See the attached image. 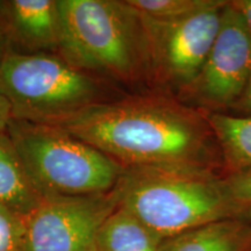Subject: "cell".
<instances>
[{
    "instance_id": "11",
    "label": "cell",
    "mask_w": 251,
    "mask_h": 251,
    "mask_svg": "<svg viewBox=\"0 0 251 251\" xmlns=\"http://www.w3.org/2000/svg\"><path fill=\"white\" fill-rule=\"evenodd\" d=\"M43 198L28 176L7 133L0 134V203L27 218Z\"/></svg>"
},
{
    "instance_id": "17",
    "label": "cell",
    "mask_w": 251,
    "mask_h": 251,
    "mask_svg": "<svg viewBox=\"0 0 251 251\" xmlns=\"http://www.w3.org/2000/svg\"><path fill=\"white\" fill-rule=\"evenodd\" d=\"M12 119H13V114H12L11 103L4 94L0 93V134L6 133Z\"/></svg>"
},
{
    "instance_id": "15",
    "label": "cell",
    "mask_w": 251,
    "mask_h": 251,
    "mask_svg": "<svg viewBox=\"0 0 251 251\" xmlns=\"http://www.w3.org/2000/svg\"><path fill=\"white\" fill-rule=\"evenodd\" d=\"M26 218L0 203V251H24Z\"/></svg>"
},
{
    "instance_id": "1",
    "label": "cell",
    "mask_w": 251,
    "mask_h": 251,
    "mask_svg": "<svg viewBox=\"0 0 251 251\" xmlns=\"http://www.w3.org/2000/svg\"><path fill=\"white\" fill-rule=\"evenodd\" d=\"M55 126L124 168L226 175L205 112L168 94L151 91L94 103Z\"/></svg>"
},
{
    "instance_id": "18",
    "label": "cell",
    "mask_w": 251,
    "mask_h": 251,
    "mask_svg": "<svg viewBox=\"0 0 251 251\" xmlns=\"http://www.w3.org/2000/svg\"><path fill=\"white\" fill-rule=\"evenodd\" d=\"M230 5L242 18L244 26L247 27L251 36V0H234V1H230Z\"/></svg>"
},
{
    "instance_id": "16",
    "label": "cell",
    "mask_w": 251,
    "mask_h": 251,
    "mask_svg": "<svg viewBox=\"0 0 251 251\" xmlns=\"http://www.w3.org/2000/svg\"><path fill=\"white\" fill-rule=\"evenodd\" d=\"M225 176L234 197L240 202L251 207V172L228 174Z\"/></svg>"
},
{
    "instance_id": "14",
    "label": "cell",
    "mask_w": 251,
    "mask_h": 251,
    "mask_svg": "<svg viewBox=\"0 0 251 251\" xmlns=\"http://www.w3.org/2000/svg\"><path fill=\"white\" fill-rule=\"evenodd\" d=\"M144 17L155 20H180L227 4L224 0H128Z\"/></svg>"
},
{
    "instance_id": "7",
    "label": "cell",
    "mask_w": 251,
    "mask_h": 251,
    "mask_svg": "<svg viewBox=\"0 0 251 251\" xmlns=\"http://www.w3.org/2000/svg\"><path fill=\"white\" fill-rule=\"evenodd\" d=\"M250 72L251 36L242 18L228 1L202 68L177 99L203 112L221 113L234 108Z\"/></svg>"
},
{
    "instance_id": "6",
    "label": "cell",
    "mask_w": 251,
    "mask_h": 251,
    "mask_svg": "<svg viewBox=\"0 0 251 251\" xmlns=\"http://www.w3.org/2000/svg\"><path fill=\"white\" fill-rule=\"evenodd\" d=\"M226 5L180 20H155L142 15L152 91L178 98L192 84L218 35Z\"/></svg>"
},
{
    "instance_id": "8",
    "label": "cell",
    "mask_w": 251,
    "mask_h": 251,
    "mask_svg": "<svg viewBox=\"0 0 251 251\" xmlns=\"http://www.w3.org/2000/svg\"><path fill=\"white\" fill-rule=\"evenodd\" d=\"M117 208L114 188L90 196L45 198L26 218L24 251H98L100 228Z\"/></svg>"
},
{
    "instance_id": "2",
    "label": "cell",
    "mask_w": 251,
    "mask_h": 251,
    "mask_svg": "<svg viewBox=\"0 0 251 251\" xmlns=\"http://www.w3.org/2000/svg\"><path fill=\"white\" fill-rule=\"evenodd\" d=\"M118 207L159 241L224 221H251V207L240 202L226 176L214 172L130 166L114 187Z\"/></svg>"
},
{
    "instance_id": "9",
    "label": "cell",
    "mask_w": 251,
    "mask_h": 251,
    "mask_svg": "<svg viewBox=\"0 0 251 251\" xmlns=\"http://www.w3.org/2000/svg\"><path fill=\"white\" fill-rule=\"evenodd\" d=\"M0 23L7 31L13 51L58 54L57 0H2Z\"/></svg>"
},
{
    "instance_id": "3",
    "label": "cell",
    "mask_w": 251,
    "mask_h": 251,
    "mask_svg": "<svg viewBox=\"0 0 251 251\" xmlns=\"http://www.w3.org/2000/svg\"><path fill=\"white\" fill-rule=\"evenodd\" d=\"M58 55L103 81L149 85L143 17L128 0H57Z\"/></svg>"
},
{
    "instance_id": "19",
    "label": "cell",
    "mask_w": 251,
    "mask_h": 251,
    "mask_svg": "<svg viewBox=\"0 0 251 251\" xmlns=\"http://www.w3.org/2000/svg\"><path fill=\"white\" fill-rule=\"evenodd\" d=\"M234 108H236L241 112L248 113L251 117V72L249 78H248V81L246 84V87H244L242 96L238 99V101L236 102Z\"/></svg>"
},
{
    "instance_id": "5",
    "label": "cell",
    "mask_w": 251,
    "mask_h": 251,
    "mask_svg": "<svg viewBox=\"0 0 251 251\" xmlns=\"http://www.w3.org/2000/svg\"><path fill=\"white\" fill-rule=\"evenodd\" d=\"M0 93L11 103L13 119L48 125L114 99L106 81L47 52H8L0 61Z\"/></svg>"
},
{
    "instance_id": "12",
    "label": "cell",
    "mask_w": 251,
    "mask_h": 251,
    "mask_svg": "<svg viewBox=\"0 0 251 251\" xmlns=\"http://www.w3.org/2000/svg\"><path fill=\"white\" fill-rule=\"evenodd\" d=\"M205 114L224 158L226 175L251 172V117Z\"/></svg>"
},
{
    "instance_id": "13",
    "label": "cell",
    "mask_w": 251,
    "mask_h": 251,
    "mask_svg": "<svg viewBox=\"0 0 251 251\" xmlns=\"http://www.w3.org/2000/svg\"><path fill=\"white\" fill-rule=\"evenodd\" d=\"M161 241L125 209L118 208L100 228L98 251H158Z\"/></svg>"
},
{
    "instance_id": "10",
    "label": "cell",
    "mask_w": 251,
    "mask_h": 251,
    "mask_svg": "<svg viewBox=\"0 0 251 251\" xmlns=\"http://www.w3.org/2000/svg\"><path fill=\"white\" fill-rule=\"evenodd\" d=\"M158 251H251V221L224 220L191 229L163 240Z\"/></svg>"
},
{
    "instance_id": "4",
    "label": "cell",
    "mask_w": 251,
    "mask_h": 251,
    "mask_svg": "<svg viewBox=\"0 0 251 251\" xmlns=\"http://www.w3.org/2000/svg\"><path fill=\"white\" fill-rule=\"evenodd\" d=\"M6 133L43 198L109 192L125 169L59 126L12 119Z\"/></svg>"
},
{
    "instance_id": "20",
    "label": "cell",
    "mask_w": 251,
    "mask_h": 251,
    "mask_svg": "<svg viewBox=\"0 0 251 251\" xmlns=\"http://www.w3.org/2000/svg\"><path fill=\"white\" fill-rule=\"evenodd\" d=\"M11 51H13L11 40H9V36L5 29L4 25L0 23V61Z\"/></svg>"
}]
</instances>
